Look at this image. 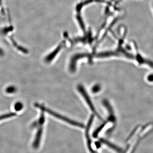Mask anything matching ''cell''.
I'll use <instances>...</instances> for the list:
<instances>
[{"instance_id": "obj_1", "label": "cell", "mask_w": 153, "mask_h": 153, "mask_svg": "<svg viewBox=\"0 0 153 153\" xmlns=\"http://www.w3.org/2000/svg\"><path fill=\"white\" fill-rule=\"evenodd\" d=\"M35 106L38 108H39L42 111L47 112V113L49 114L52 115V116L57 118V119H59L63 121L66 122V123L71 125L74 126L78 127L81 128L84 127V126L82 124L79 123L75 121L71 120L68 118L63 116L62 115L59 114L55 112V111L51 110L49 109V108L45 107V106H43L42 105H40L37 103L35 104Z\"/></svg>"}, {"instance_id": "obj_2", "label": "cell", "mask_w": 153, "mask_h": 153, "mask_svg": "<svg viewBox=\"0 0 153 153\" xmlns=\"http://www.w3.org/2000/svg\"><path fill=\"white\" fill-rule=\"evenodd\" d=\"M77 89L79 91V93L81 94V95H82V96L83 97V98L86 102V103L89 106V108L91 110V111H92L94 113V114L96 115L98 118H99L100 120H102V119L101 117L100 116V115L98 114L97 113V111L96 110L94 106V105L92 102H91V100L89 96L88 95L87 92L85 91V88L83 87L82 85H78L77 86Z\"/></svg>"}, {"instance_id": "obj_3", "label": "cell", "mask_w": 153, "mask_h": 153, "mask_svg": "<svg viewBox=\"0 0 153 153\" xmlns=\"http://www.w3.org/2000/svg\"><path fill=\"white\" fill-rule=\"evenodd\" d=\"M44 121H45L43 120L39 119L38 122L35 123L38 125H39V127L38 129L37 133L36 134L34 142L33 143V147L35 149H38L40 146L41 137H42V134H43V125L44 123Z\"/></svg>"}, {"instance_id": "obj_4", "label": "cell", "mask_w": 153, "mask_h": 153, "mask_svg": "<svg viewBox=\"0 0 153 153\" xmlns=\"http://www.w3.org/2000/svg\"><path fill=\"white\" fill-rule=\"evenodd\" d=\"M94 116V115L91 116L89 121H88V123L87 124V126H86V130H85V136L87 139V143L88 147L89 149V150L91 153H97L94 150L93 147H92V142L90 139V136H89V131L91 124L93 123Z\"/></svg>"}, {"instance_id": "obj_5", "label": "cell", "mask_w": 153, "mask_h": 153, "mask_svg": "<svg viewBox=\"0 0 153 153\" xmlns=\"http://www.w3.org/2000/svg\"><path fill=\"white\" fill-rule=\"evenodd\" d=\"M64 44L63 43H61L56 48V49L55 50H54L53 52L50 53L49 55H47V57H45V59H44L45 62L47 63H49L50 62H51L54 59V58L56 57L57 54L60 52V50H61L62 47H63Z\"/></svg>"}, {"instance_id": "obj_6", "label": "cell", "mask_w": 153, "mask_h": 153, "mask_svg": "<svg viewBox=\"0 0 153 153\" xmlns=\"http://www.w3.org/2000/svg\"><path fill=\"white\" fill-rule=\"evenodd\" d=\"M100 141L101 142V143H104L107 146H108V147L111 148V149H113L115 150L117 152H120V149L117 147H116L115 146H114V145H113L111 143L108 142L107 141L105 140L104 139H101L100 140Z\"/></svg>"}, {"instance_id": "obj_7", "label": "cell", "mask_w": 153, "mask_h": 153, "mask_svg": "<svg viewBox=\"0 0 153 153\" xmlns=\"http://www.w3.org/2000/svg\"><path fill=\"white\" fill-rule=\"evenodd\" d=\"M16 114L14 113H11L6 114H3L2 115H0V121L9 118L16 116Z\"/></svg>"}, {"instance_id": "obj_8", "label": "cell", "mask_w": 153, "mask_h": 153, "mask_svg": "<svg viewBox=\"0 0 153 153\" xmlns=\"http://www.w3.org/2000/svg\"><path fill=\"white\" fill-rule=\"evenodd\" d=\"M106 124V123H105L102 124V125L100 126L94 132L93 134V137H97L98 136V134L100 133L102 130L103 129V128L105 126V125Z\"/></svg>"}, {"instance_id": "obj_9", "label": "cell", "mask_w": 153, "mask_h": 153, "mask_svg": "<svg viewBox=\"0 0 153 153\" xmlns=\"http://www.w3.org/2000/svg\"><path fill=\"white\" fill-rule=\"evenodd\" d=\"M101 89V86L99 84H96L92 87L91 91L93 93H98L99 91Z\"/></svg>"}, {"instance_id": "obj_10", "label": "cell", "mask_w": 153, "mask_h": 153, "mask_svg": "<svg viewBox=\"0 0 153 153\" xmlns=\"http://www.w3.org/2000/svg\"><path fill=\"white\" fill-rule=\"evenodd\" d=\"M23 105L21 102H17L15 105V109L16 111H19L23 108Z\"/></svg>"}, {"instance_id": "obj_11", "label": "cell", "mask_w": 153, "mask_h": 153, "mask_svg": "<svg viewBox=\"0 0 153 153\" xmlns=\"http://www.w3.org/2000/svg\"><path fill=\"white\" fill-rule=\"evenodd\" d=\"M16 89L14 86H10L6 89V92L10 94L13 93L16 91Z\"/></svg>"}]
</instances>
